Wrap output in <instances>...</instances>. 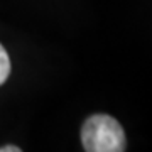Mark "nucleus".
Returning <instances> with one entry per match:
<instances>
[{"mask_svg": "<svg viewBox=\"0 0 152 152\" xmlns=\"http://www.w3.org/2000/svg\"><path fill=\"white\" fill-rule=\"evenodd\" d=\"M0 152H20V149L15 145H7V147H0Z\"/></svg>", "mask_w": 152, "mask_h": 152, "instance_id": "obj_3", "label": "nucleus"}, {"mask_svg": "<svg viewBox=\"0 0 152 152\" xmlns=\"http://www.w3.org/2000/svg\"><path fill=\"white\" fill-rule=\"evenodd\" d=\"M9 75H10V59H9V54L4 49V46L0 44V85L7 81Z\"/></svg>", "mask_w": 152, "mask_h": 152, "instance_id": "obj_2", "label": "nucleus"}, {"mask_svg": "<svg viewBox=\"0 0 152 152\" xmlns=\"http://www.w3.org/2000/svg\"><path fill=\"white\" fill-rule=\"evenodd\" d=\"M81 144L86 152H124L127 140L117 118L96 113L88 117L83 124Z\"/></svg>", "mask_w": 152, "mask_h": 152, "instance_id": "obj_1", "label": "nucleus"}]
</instances>
